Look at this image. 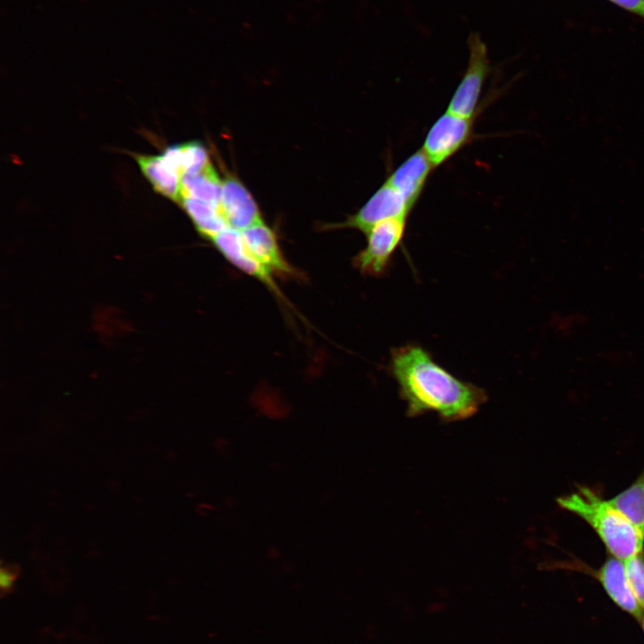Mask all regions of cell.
Masks as SVG:
<instances>
[{"label":"cell","mask_w":644,"mask_h":644,"mask_svg":"<svg viewBox=\"0 0 644 644\" xmlns=\"http://www.w3.org/2000/svg\"><path fill=\"white\" fill-rule=\"evenodd\" d=\"M231 503L233 504H235L234 500L232 499L231 496H228V497L225 500V504H226V507H232V506H233V505L231 504Z\"/></svg>","instance_id":"obj_22"},{"label":"cell","mask_w":644,"mask_h":644,"mask_svg":"<svg viewBox=\"0 0 644 644\" xmlns=\"http://www.w3.org/2000/svg\"><path fill=\"white\" fill-rule=\"evenodd\" d=\"M610 502L644 535V470Z\"/></svg>","instance_id":"obj_15"},{"label":"cell","mask_w":644,"mask_h":644,"mask_svg":"<svg viewBox=\"0 0 644 644\" xmlns=\"http://www.w3.org/2000/svg\"><path fill=\"white\" fill-rule=\"evenodd\" d=\"M267 554L271 559H277L280 557L281 550L277 546L272 545L267 547Z\"/></svg>","instance_id":"obj_21"},{"label":"cell","mask_w":644,"mask_h":644,"mask_svg":"<svg viewBox=\"0 0 644 644\" xmlns=\"http://www.w3.org/2000/svg\"><path fill=\"white\" fill-rule=\"evenodd\" d=\"M79 1L84 3V2H86L87 0H79Z\"/></svg>","instance_id":"obj_24"},{"label":"cell","mask_w":644,"mask_h":644,"mask_svg":"<svg viewBox=\"0 0 644 644\" xmlns=\"http://www.w3.org/2000/svg\"><path fill=\"white\" fill-rule=\"evenodd\" d=\"M136 161L143 175L157 193L179 201L182 176L165 162L162 155H137Z\"/></svg>","instance_id":"obj_12"},{"label":"cell","mask_w":644,"mask_h":644,"mask_svg":"<svg viewBox=\"0 0 644 644\" xmlns=\"http://www.w3.org/2000/svg\"><path fill=\"white\" fill-rule=\"evenodd\" d=\"M472 136V118L446 111L429 128L421 149L436 168L464 148Z\"/></svg>","instance_id":"obj_5"},{"label":"cell","mask_w":644,"mask_h":644,"mask_svg":"<svg viewBox=\"0 0 644 644\" xmlns=\"http://www.w3.org/2000/svg\"><path fill=\"white\" fill-rule=\"evenodd\" d=\"M623 564L631 591L644 609V551L623 561Z\"/></svg>","instance_id":"obj_17"},{"label":"cell","mask_w":644,"mask_h":644,"mask_svg":"<svg viewBox=\"0 0 644 644\" xmlns=\"http://www.w3.org/2000/svg\"><path fill=\"white\" fill-rule=\"evenodd\" d=\"M221 189L222 181L211 164L197 174L182 175L180 199L193 198L219 207Z\"/></svg>","instance_id":"obj_13"},{"label":"cell","mask_w":644,"mask_h":644,"mask_svg":"<svg viewBox=\"0 0 644 644\" xmlns=\"http://www.w3.org/2000/svg\"><path fill=\"white\" fill-rule=\"evenodd\" d=\"M214 445L222 455H226L229 453L231 442L227 437L221 436L216 439Z\"/></svg>","instance_id":"obj_20"},{"label":"cell","mask_w":644,"mask_h":644,"mask_svg":"<svg viewBox=\"0 0 644 644\" xmlns=\"http://www.w3.org/2000/svg\"><path fill=\"white\" fill-rule=\"evenodd\" d=\"M407 218L395 217L382 221L366 233L367 245L352 260L353 266L361 274L374 277L386 275L394 252L403 240Z\"/></svg>","instance_id":"obj_3"},{"label":"cell","mask_w":644,"mask_h":644,"mask_svg":"<svg viewBox=\"0 0 644 644\" xmlns=\"http://www.w3.org/2000/svg\"><path fill=\"white\" fill-rule=\"evenodd\" d=\"M18 572L12 566H2L0 570V587L2 594L8 593L12 590L14 581L17 578Z\"/></svg>","instance_id":"obj_18"},{"label":"cell","mask_w":644,"mask_h":644,"mask_svg":"<svg viewBox=\"0 0 644 644\" xmlns=\"http://www.w3.org/2000/svg\"><path fill=\"white\" fill-rule=\"evenodd\" d=\"M243 242L250 254L272 275L282 278H300L301 274L284 258L275 232L264 223L242 232Z\"/></svg>","instance_id":"obj_8"},{"label":"cell","mask_w":644,"mask_h":644,"mask_svg":"<svg viewBox=\"0 0 644 644\" xmlns=\"http://www.w3.org/2000/svg\"><path fill=\"white\" fill-rule=\"evenodd\" d=\"M433 169L434 166L420 148L400 164L386 182L413 208Z\"/></svg>","instance_id":"obj_11"},{"label":"cell","mask_w":644,"mask_h":644,"mask_svg":"<svg viewBox=\"0 0 644 644\" xmlns=\"http://www.w3.org/2000/svg\"><path fill=\"white\" fill-rule=\"evenodd\" d=\"M592 575L620 609L640 620L643 609L631 591L623 561L610 555Z\"/></svg>","instance_id":"obj_10"},{"label":"cell","mask_w":644,"mask_h":644,"mask_svg":"<svg viewBox=\"0 0 644 644\" xmlns=\"http://www.w3.org/2000/svg\"><path fill=\"white\" fill-rule=\"evenodd\" d=\"M412 208L390 184L385 182L370 199L338 228H353L367 233L377 224L395 217H408Z\"/></svg>","instance_id":"obj_6"},{"label":"cell","mask_w":644,"mask_h":644,"mask_svg":"<svg viewBox=\"0 0 644 644\" xmlns=\"http://www.w3.org/2000/svg\"><path fill=\"white\" fill-rule=\"evenodd\" d=\"M182 174H197L211 165L207 149L196 141L179 144Z\"/></svg>","instance_id":"obj_16"},{"label":"cell","mask_w":644,"mask_h":644,"mask_svg":"<svg viewBox=\"0 0 644 644\" xmlns=\"http://www.w3.org/2000/svg\"><path fill=\"white\" fill-rule=\"evenodd\" d=\"M644 20V0H608Z\"/></svg>","instance_id":"obj_19"},{"label":"cell","mask_w":644,"mask_h":644,"mask_svg":"<svg viewBox=\"0 0 644 644\" xmlns=\"http://www.w3.org/2000/svg\"><path fill=\"white\" fill-rule=\"evenodd\" d=\"M560 508L586 521L598 536L609 555L625 561L644 551V535L615 508L589 487L556 500Z\"/></svg>","instance_id":"obj_2"},{"label":"cell","mask_w":644,"mask_h":644,"mask_svg":"<svg viewBox=\"0 0 644 644\" xmlns=\"http://www.w3.org/2000/svg\"><path fill=\"white\" fill-rule=\"evenodd\" d=\"M178 203L191 217L199 233L208 239L229 227L217 206L189 197L181 198Z\"/></svg>","instance_id":"obj_14"},{"label":"cell","mask_w":644,"mask_h":644,"mask_svg":"<svg viewBox=\"0 0 644 644\" xmlns=\"http://www.w3.org/2000/svg\"><path fill=\"white\" fill-rule=\"evenodd\" d=\"M387 369L398 385L409 417L436 412L446 422L462 420L477 413L487 400L484 389L453 376L419 344L394 348Z\"/></svg>","instance_id":"obj_1"},{"label":"cell","mask_w":644,"mask_h":644,"mask_svg":"<svg viewBox=\"0 0 644 644\" xmlns=\"http://www.w3.org/2000/svg\"><path fill=\"white\" fill-rule=\"evenodd\" d=\"M209 240L233 266L263 283L278 297H283L273 279L272 273L248 250L242 232L227 227Z\"/></svg>","instance_id":"obj_7"},{"label":"cell","mask_w":644,"mask_h":644,"mask_svg":"<svg viewBox=\"0 0 644 644\" xmlns=\"http://www.w3.org/2000/svg\"><path fill=\"white\" fill-rule=\"evenodd\" d=\"M639 622L640 623L641 627H642V630H643V631H644V612L642 613V614H641Z\"/></svg>","instance_id":"obj_23"},{"label":"cell","mask_w":644,"mask_h":644,"mask_svg":"<svg viewBox=\"0 0 644 644\" xmlns=\"http://www.w3.org/2000/svg\"><path fill=\"white\" fill-rule=\"evenodd\" d=\"M469 62L465 72L454 90L447 111L467 118H472L479 106V101L485 81L490 71L487 49L478 33L469 37Z\"/></svg>","instance_id":"obj_4"},{"label":"cell","mask_w":644,"mask_h":644,"mask_svg":"<svg viewBox=\"0 0 644 644\" xmlns=\"http://www.w3.org/2000/svg\"><path fill=\"white\" fill-rule=\"evenodd\" d=\"M220 210L229 227L240 232L263 223L254 199L236 178L229 175L222 181Z\"/></svg>","instance_id":"obj_9"}]
</instances>
